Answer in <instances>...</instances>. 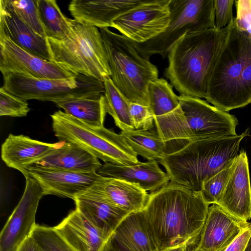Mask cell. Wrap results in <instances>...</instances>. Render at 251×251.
Returning <instances> with one entry per match:
<instances>
[{"mask_svg":"<svg viewBox=\"0 0 251 251\" xmlns=\"http://www.w3.org/2000/svg\"><path fill=\"white\" fill-rule=\"evenodd\" d=\"M129 113L135 129H150L155 126L154 116L149 106L129 102Z\"/></svg>","mask_w":251,"mask_h":251,"instance_id":"cell-35","label":"cell"},{"mask_svg":"<svg viewBox=\"0 0 251 251\" xmlns=\"http://www.w3.org/2000/svg\"><path fill=\"white\" fill-rule=\"evenodd\" d=\"M31 236L41 251H75L54 227L36 225Z\"/></svg>","mask_w":251,"mask_h":251,"instance_id":"cell-32","label":"cell"},{"mask_svg":"<svg viewBox=\"0 0 251 251\" xmlns=\"http://www.w3.org/2000/svg\"><path fill=\"white\" fill-rule=\"evenodd\" d=\"M50 117L53 131L60 141L75 144L104 163L130 166L139 162L121 133L104 126L91 127L60 110Z\"/></svg>","mask_w":251,"mask_h":251,"instance_id":"cell-8","label":"cell"},{"mask_svg":"<svg viewBox=\"0 0 251 251\" xmlns=\"http://www.w3.org/2000/svg\"><path fill=\"white\" fill-rule=\"evenodd\" d=\"M209 206L201 191L171 182L150 193L142 211L158 251L198 244Z\"/></svg>","mask_w":251,"mask_h":251,"instance_id":"cell-1","label":"cell"},{"mask_svg":"<svg viewBox=\"0 0 251 251\" xmlns=\"http://www.w3.org/2000/svg\"><path fill=\"white\" fill-rule=\"evenodd\" d=\"M25 178V187L18 204L0 234V251H17L31 236L36 225L35 216L39 201L45 196L43 188L33 177Z\"/></svg>","mask_w":251,"mask_h":251,"instance_id":"cell-12","label":"cell"},{"mask_svg":"<svg viewBox=\"0 0 251 251\" xmlns=\"http://www.w3.org/2000/svg\"><path fill=\"white\" fill-rule=\"evenodd\" d=\"M226 29L205 99L228 112L251 104V34L238 27L234 18Z\"/></svg>","mask_w":251,"mask_h":251,"instance_id":"cell-2","label":"cell"},{"mask_svg":"<svg viewBox=\"0 0 251 251\" xmlns=\"http://www.w3.org/2000/svg\"><path fill=\"white\" fill-rule=\"evenodd\" d=\"M60 142L49 143L24 135L10 134L1 146V156L9 167L28 176L27 168L57 148Z\"/></svg>","mask_w":251,"mask_h":251,"instance_id":"cell-20","label":"cell"},{"mask_svg":"<svg viewBox=\"0 0 251 251\" xmlns=\"http://www.w3.org/2000/svg\"><path fill=\"white\" fill-rule=\"evenodd\" d=\"M2 75L3 88L26 101L37 100L55 103L104 93L103 81L82 75L63 79L37 78L12 73Z\"/></svg>","mask_w":251,"mask_h":251,"instance_id":"cell-10","label":"cell"},{"mask_svg":"<svg viewBox=\"0 0 251 251\" xmlns=\"http://www.w3.org/2000/svg\"><path fill=\"white\" fill-rule=\"evenodd\" d=\"M148 95L149 107L154 118L168 114L179 105V96L164 78H157L150 82Z\"/></svg>","mask_w":251,"mask_h":251,"instance_id":"cell-30","label":"cell"},{"mask_svg":"<svg viewBox=\"0 0 251 251\" xmlns=\"http://www.w3.org/2000/svg\"><path fill=\"white\" fill-rule=\"evenodd\" d=\"M249 135L248 128L239 135L193 141L158 162L165 169L171 182L200 192L205 181L239 154L241 141Z\"/></svg>","mask_w":251,"mask_h":251,"instance_id":"cell-5","label":"cell"},{"mask_svg":"<svg viewBox=\"0 0 251 251\" xmlns=\"http://www.w3.org/2000/svg\"><path fill=\"white\" fill-rule=\"evenodd\" d=\"M74 201L75 209L97 228L109 235L129 214L87 190L76 195Z\"/></svg>","mask_w":251,"mask_h":251,"instance_id":"cell-22","label":"cell"},{"mask_svg":"<svg viewBox=\"0 0 251 251\" xmlns=\"http://www.w3.org/2000/svg\"><path fill=\"white\" fill-rule=\"evenodd\" d=\"M0 71L2 75L12 73L44 79L68 78L77 75L22 48L1 29Z\"/></svg>","mask_w":251,"mask_h":251,"instance_id":"cell-13","label":"cell"},{"mask_svg":"<svg viewBox=\"0 0 251 251\" xmlns=\"http://www.w3.org/2000/svg\"><path fill=\"white\" fill-rule=\"evenodd\" d=\"M234 0H214L215 27L221 30L233 20L232 9Z\"/></svg>","mask_w":251,"mask_h":251,"instance_id":"cell-36","label":"cell"},{"mask_svg":"<svg viewBox=\"0 0 251 251\" xmlns=\"http://www.w3.org/2000/svg\"><path fill=\"white\" fill-rule=\"evenodd\" d=\"M0 29L16 45L45 60L51 57L47 38L31 29L0 3Z\"/></svg>","mask_w":251,"mask_h":251,"instance_id":"cell-25","label":"cell"},{"mask_svg":"<svg viewBox=\"0 0 251 251\" xmlns=\"http://www.w3.org/2000/svg\"><path fill=\"white\" fill-rule=\"evenodd\" d=\"M66 114L93 127L104 126L106 114L103 94L55 102Z\"/></svg>","mask_w":251,"mask_h":251,"instance_id":"cell-26","label":"cell"},{"mask_svg":"<svg viewBox=\"0 0 251 251\" xmlns=\"http://www.w3.org/2000/svg\"><path fill=\"white\" fill-rule=\"evenodd\" d=\"M70 23V32L63 39L47 38L50 61L75 75L103 82L111 73L100 31L75 19Z\"/></svg>","mask_w":251,"mask_h":251,"instance_id":"cell-6","label":"cell"},{"mask_svg":"<svg viewBox=\"0 0 251 251\" xmlns=\"http://www.w3.org/2000/svg\"><path fill=\"white\" fill-rule=\"evenodd\" d=\"M17 251H41L38 246L30 236L21 245Z\"/></svg>","mask_w":251,"mask_h":251,"instance_id":"cell-39","label":"cell"},{"mask_svg":"<svg viewBox=\"0 0 251 251\" xmlns=\"http://www.w3.org/2000/svg\"><path fill=\"white\" fill-rule=\"evenodd\" d=\"M87 190L128 213L143 210L149 197L148 192L137 185L101 175Z\"/></svg>","mask_w":251,"mask_h":251,"instance_id":"cell-19","label":"cell"},{"mask_svg":"<svg viewBox=\"0 0 251 251\" xmlns=\"http://www.w3.org/2000/svg\"><path fill=\"white\" fill-rule=\"evenodd\" d=\"M54 227L75 251H103L111 236L97 228L76 209Z\"/></svg>","mask_w":251,"mask_h":251,"instance_id":"cell-21","label":"cell"},{"mask_svg":"<svg viewBox=\"0 0 251 251\" xmlns=\"http://www.w3.org/2000/svg\"><path fill=\"white\" fill-rule=\"evenodd\" d=\"M235 218H251V185L248 158L242 150L232 160L228 177L215 203Z\"/></svg>","mask_w":251,"mask_h":251,"instance_id":"cell-14","label":"cell"},{"mask_svg":"<svg viewBox=\"0 0 251 251\" xmlns=\"http://www.w3.org/2000/svg\"><path fill=\"white\" fill-rule=\"evenodd\" d=\"M169 8L170 20L164 31L144 43L131 41L146 59L155 54L165 58L184 36L215 28L214 0H170Z\"/></svg>","mask_w":251,"mask_h":251,"instance_id":"cell-9","label":"cell"},{"mask_svg":"<svg viewBox=\"0 0 251 251\" xmlns=\"http://www.w3.org/2000/svg\"><path fill=\"white\" fill-rule=\"evenodd\" d=\"M236 25L251 34V0H235Z\"/></svg>","mask_w":251,"mask_h":251,"instance_id":"cell-37","label":"cell"},{"mask_svg":"<svg viewBox=\"0 0 251 251\" xmlns=\"http://www.w3.org/2000/svg\"><path fill=\"white\" fill-rule=\"evenodd\" d=\"M189 247L187 245L172 248L164 251H189Z\"/></svg>","mask_w":251,"mask_h":251,"instance_id":"cell-41","label":"cell"},{"mask_svg":"<svg viewBox=\"0 0 251 251\" xmlns=\"http://www.w3.org/2000/svg\"><path fill=\"white\" fill-rule=\"evenodd\" d=\"M103 83L106 113L113 118L115 125L121 131L134 129L129 113V101L115 86L110 77L105 78Z\"/></svg>","mask_w":251,"mask_h":251,"instance_id":"cell-29","label":"cell"},{"mask_svg":"<svg viewBox=\"0 0 251 251\" xmlns=\"http://www.w3.org/2000/svg\"><path fill=\"white\" fill-rule=\"evenodd\" d=\"M179 101L174 110L154 118L168 154L193 141L237 135L238 121L234 115L201 99L180 95Z\"/></svg>","mask_w":251,"mask_h":251,"instance_id":"cell-3","label":"cell"},{"mask_svg":"<svg viewBox=\"0 0 251 251\" xmlns=\"http://www.w3.org/2000/svg\"><path fill=\"white\" fill-rule=\"evenodd\" d=\"M251 236V223L229 244L219 251H245Z\"/></svg>","mask_w":251,"mask_h":251,"instance_id":"cell-38","label":"cell"},{"mask_svg":"<svg viewBox=\"0 0 251 251\" xmlns=\"http://www.w3.org/2000/svg\"><path fill=\"white\" fill-rule=\"evenodd\" d=\"M98 174L125 180L138 185L147 192H154L169 182L170 178L159 166L157 160L139 162L130 166H122L110 163L102 164Z\"/></svg>","mask_w":251,"mask_h":251,"instance_id":"cell-18","label":"cell"},{"mask_svg":"<svg viewBox=\"0 0 251 251\" xmlns=\"http://www.w3.org/2000/svg\"><path fill=\"white\" fill-rule=\"evenodd\" d=\"M103 251H125L115 241L112 235L108 240Z\"/></svg>","mask_w":251,"mask_h":251,"instance_id":"cell-40","label":"cell"},{"mask_svg":"<svg viewBox=\"0 0 251 251\" xmlns=\"http://www.w3.org/2000/svg\"><path fill=\"white\" fill-rule=\"evenodd\" d=\"M232 162L204 182L201 192L204 200L209 205L217 202L228 177Z\"/></svg>","mask_w":251,"mask_h":251,"instance_id":"cell-33","label":"cell"},{"mask_svg":"<svg viewBox=\"0 0 251 251\" xmlns=\"http://www.w3.org/2000/svg\"><path fill=\"white\" fill-rule=\"evenodd\" d=\"M35 179L44 195H55L74 200L78 194L91 187L100 177L97 172H73L31 165L26 169Z\"/></svg>","mask_w":251,"mask_h":251,"instance_id":"cell-15","label":"cell"},{"mask_svg":"<svg viewBox=\"0 0 251 251\" xmlns=\"http://www.w3.org/2000/svg\"><path fill=\"white\" fill-rule=\"evenodd\" d=\"M125 140L134 152L148 160L160 159L168 154L166 143L155 126L148 129L121 131Z\"/></svg>","mask_w":251,"mask_h":251,"instance_id":"cell-27","label":"cell"},{"mask_svg":"<svg viewBox=\"0 0 251 251\" xmlns=\"http://www.w3.org/2000/svg\"><path fill=\"white\" fill-rule=\"evenodd\" d=\"M170 0H147L116 18L112 27L131 41L144 43L162 33L170 20Z\"/></svg>","mask_w":251,"mask_h":251,"instance_id":"cell-11","label":"cell"},{"mask_svg":"<svg viewBox=\"0 0 251 251\" xmlns=\"http://www.w3.org/2000/svg\"><path fill=\"white\" fill-rule=\"evenodd\" d=\"M46 38L61 40L69 34L70 18L65 17L54 0H37Z\"/></svg>","mask_w":251,"mask_h":251,"instance_id":"cell-28","label":"cell"},{"mask_svg":"<svg viewBox=\"0 0 251 251\" xmlns=\"http://www.w3.org/2000/svg\"><path fill=\"white\" fill-rule=\"evenodd\" d=\"M30 108L26 100L0 88V116L12 117L26 116Z\"/></svg>","mask_w":251,"mask_h":251,"instance_id":"cell-34","label":"cell"},{"mask_svg":"<svg viewBox=\"0 0 251 251\" xmlns=\"http://www.w3.org/2000/svg\"><path fill=\"white\" fill-rule=\"evenodd\" d=\"M100 32L113 83L128 101L149 106L148 87L158 78L157 68L142 56L126 36L108 27Z\"/></svg>","mask_w":251,"mask_h":251,"instance_id":"cell-7","label":"cell"},{"mask_svg":"<svg viewBox=\"0 0 251 251\" xmlns=\"http://www.w3.org/2000/svg\"><path fill=\"white\" fill-rule=\"evenodd\" d=\"M0 3L35 33L46 38L40 17L37 0H0Z\"/></svg>","mask_w":251,"mask_h":251,"instance_id":"cell-31","label":"cell"},{"mask_svg":"<svg viewBox=\"0 0 251 251\" xmlns=\"http://www.w3.org/2000/svg\"><path fill=\"white\" fill-rule=\"evenodd\" d=\"M245 251H251V236L250 238L248 245L247 246Z\"/></svg>","mask_w":251,"mask_h":251,"instance_id":"cell-42","label":"cell"},{"mask_svg":"<svg viewBox=\"0 0 251 251\" xmlns=\"http://www.w3.org/2000/svg\"><path fill=\"white\" fill-rule=\"evenodd\" d=\"M189 251H204L199 249L196 246L195 248H194L192 249H190Z\"/></svg>","mask_w":251,"mask_h":251,"instance_id":"cell-43","label":"cell"},{"mask_svg":"<svg viewBox=\"0 0 251 251\" xmlns=\"http://www.w3.org/2000/svg\"><path fill=\"white\" fill-rule=\"evenodd\" d=\"M112 236L125 251H158L142 210L128 214Z\"/></svg>","mask_w":251,"mask_h":251,"instance_id":"cell-24","label":"cell"},{"mask_svg":"<svg viewBox=\"0 0 251 251\" xmlns=\"http://www.w3.org/2000/svg\"><path fill=\"white\" fill-rule=\"evenodd\" d=\"M147 0H72L68 10L74 19L100 28L111 27L120 15Z\"/></svg>","mask_w":251,"mask_h":251,"instance_id":"cell-17","label":"cell"},{"mask_svg":"<svg viewBox=\"0 0 251 251\" xmlns=\"http://www.w3.org/2000/svg\"><path fill=\"white\" fill-rule=\"evenodd\" d=\"M226 35V27L211 28L185 36L173 46L164 75L180 95L205 99Z\"/></svg>","mask_w":251,"mask_h":251,"instance_id":"cell-4","label":"cell"},{"mask_svg":"<svg viewBox=\"0 0 251 251\" xmlns=\"http://www.w3.org/2000/svg\"><path fill=\"white\" fill-rule=\"evenodd\" d=\"M250 223L238 219L217 204L208 214L196 247L204 251H219L231 242Z\"/></svg>","mask_w":251,"mask_h":251,"instance_id":"cell-16","label":"cell"},{"mask_svg":"<svg viewBox=\"0 0 251 251\" xmlns=\"http://www.w3.org/2000/svg\"><path fill=\"white\" fill-rule=\"evenodd\" d=\"M99 159L79 146L60 141L59 145L31 165L73 172H98Z\"/></svg>","mask_w":251,"mask_h":251,"instance_id":"cell-23","label":"cell"}]
</instances>
